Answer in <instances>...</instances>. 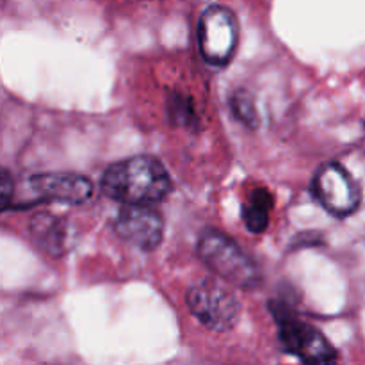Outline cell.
I'll use <instances>...</instances> for the list:
<instances>
[{
	"label": "cell",
	"instance_id": "cell-2",
	"mask_svg": "<svg viewBox=\"0 0 365 365\" xmlns=\"http://www.w3.org/2000/svg\"><path fill=\"white\" fill-rule=\"evenodd\" d=\"M198 257L202 262L227 284L239 289L260 287L262 271L255 260L225 232L205 228L198 237Z\"/></svg>",
	"mask_w": 365,
	"mask_h": 365
},
{
	"label": "cell",
	"instance_id": "cell-4",
	"mask_svg": "<svg viewBox=\"0 0 365 365\" xmlns=\"http://www.w3.org/2000/svg\"><path fill=\"white\" fill-rule=\"evenodd\" d=\"M185 305L200 324L217 334L230 331L241 319L237 296L216 278H203L192 284L185 292Z\"/></svg>",
	"mask_w": 365,
	"mask_h": 365
},
{
	"label": "cell",
	"instance_id": "cell-11",
	"mask_svg": "<svg viewBox=\"0 0 365 365\" xmlns=\"http://www.w3.org/2000/svg\"><path fill=\"white\" fill-rule=\"evenodd\" d=\"M166 113L168 120L173 127L187 128V130H200L202 121H200L198 113L195 109L191 96L184 95L180 91H170L166 98Z\"/></svg>",
	"mask_w": 365,
	"mask_h": 365
},
{
	"label": "cell",
	"instance_id": "cell-5",
	"mask_svg": "<svg viewBox=\"0 0 365 365\" xmlns=\"http://www.w3.org/2000/svg\"><path fill=\"white\" fill-rule=\"evenodd\" d=\"M239 46V21L225 6H209L198 20V50L207 64H230Z\"/></svg>",
	"mask_w": 365,
	"mask_h": 365
},
{
	"label": "cell",
	"instance_id": "cell-12",
	"mask_svg": "<svg viewBox=\"0 0 365 365\" xmlns=\"http://www.w3.org/2000/svg\"><path fill=\"white\" fill-rule=\"evenodd\" d=\"M228 103H230L232 116H234L242 127L250 128V130H257V128H259V110H257V103L252 93L246 91V89H237V91L232 93Z\"/></svg>",
	"mask_w": 365,
	"mask_h": 365
},
{
	"label": "cell",
	"instance_id": "cell-1",
	"mask_svg": "<svg viewBox=\"0 0 365 365\" xmlns=\"http://www.w3.org/2000/svg\"><path fill=\"white\" fill-rule=\"evenodd\" d=\"M100 189L121 205H155L171 191V178L157 157L134 155L110 164L100 178Z\"/></svg>",
	"mask_w": 365,
	"mask_h": 365
},
{
	"label": "cell",
	"instance_id": "cell-10",
	"mask_svg": "<svg viewBox=\"0 0 365 365\" xmlns=\"http://www.w3.org/2000/svg\"><path fill=\"white\" fill-rule=\"evenodd\" d=\"M273 195L266 187L259 185L253 189L242 205V221L252 234H262L269 227L271 210H273Z\"/></svg>",
	"mask_w": 365,
	"mask_h": 365
},
{
	"label": "cell",
	"instance_id": "cell-6",
	"mask_svg": "<svg viewBox=\"0 0 365 365\" xmlns=\"http://www.w3.org/2000/svg\"><path fill=\"white\" fill-rule=\"evenodd\" d=\"M310 192L327 212L348 217L360 209L362 187L341 163H324L314 173Z\"/></svg>",
	"mask_w": 365,
	"mask_h": 365
},
{
	"label": "cell",
	"instance_id": "cell-3",
	"mask_svg": "<svg viewBox=\"0 0 365 365\" xmlns=\"http://www.w3.org/2000/svg\"><path fill=\"white\" fill-rule=\"evenodd\" d=\"M284 349L298 356L303 365H337V351L328 339L289 309L287 303H269Z\"/></svg>",
	"mask_w": 365,
	"mask_h": 365
},
{
	"label": "cell",
	"instance_id": "cell-7",
	"mask_svg": "<svg viewBox=\"0 0 365 365\" xmlns=\"http://www.w3.org/2000/svg\"><path fill=\"white\" fill-rule=\"evenodd\" d=\"M113 228L143 252H153L163 242L164 217L152 205H123L114 217Z\"/></svg>",
	"mask_w": 365,
	"mask_h": 365
},
{
	"label": "cell",
	"instance_id": "cell-9",
	"mask_svg": "<svg viewBox=\"0 0 365 365\" xmlns=\"http://www.w3.org/2000/svg\"><path fill=\"white\" fill-rule=\"evenodd\" d=\"M29 235L39 250L52 257H61L68 248V225L56 214H34L29 221Z\"/></svg>",
	"mask_w": 365,
	"mask_h": 365
},
{
	"label": "cell",
	"instance_id": "cell-13",
	"mask_svg": "<svg viewBox=\"0 0 365 365\" xmlns=\"http://www.w3.org/2000/svg\"><path fill=\"white\" fill-rule=\"evenodd\" d=\"M13 178H11L9 171L2 170V185H0V195H2V210H7L13 202Z\"/></svg>",
	"mask_w": 365,
	"mask_h": 365
},
{
	"label": "cell",
	"instance_id": "cell-8",
	"mask_svg": "<svg viewBox=\"0 0 365 365\" xmlns=\"http://www.w3.org/2000/svg\"><path fill=\"white\" fill-rule=\"evenodd\" d=\"M32 191L46 202L64 203V205H81L95 192V185L88 177L81 173H38L29 178Z\"/></svg>",
	"mask_w": 365,
	"mask_h": 365
}]
</instances>
